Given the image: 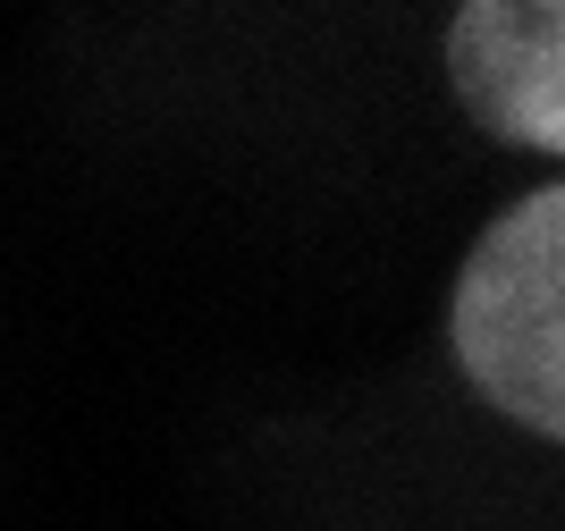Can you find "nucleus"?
I'll use <instances>...</instances> for the list:
<instances>
[{"label": "nucleus", "mask_w": 565, "mask_h": 531, "mask_svg": "<svg viewBox=\"0 0 565 531\" xmlns=\"http://www.w3.org/2000/svg\"><path fill=\"white\" fill-rule=\"evenodd\" d=\"M448 85L481 136L515 152H565V0H456Z\"/></svg>", "instance_id": "obj_2"}, {"label": "nucleus", "mask_w": 565, "mask_h": 531, "mask_svg": "<svg viewBox=\"0 0 565 531\" xmlns=\"http://www.w3.org/2000/svg\"><path fill=\"white\" fill-rule=\"evenodd\" d=\"M448 347L490 414L565 439V185L515 194L472 236L448 287Z\"/></svg>", "instance_id": "obj_1"}]
</instances>
